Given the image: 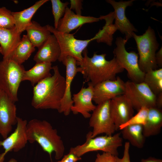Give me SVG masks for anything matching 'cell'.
<instances>
[{"label":"cell","instance_id":"obj_1","mask_svg":"<svg viewBox=\"0 0 162 162\" xmlns=\"http://www.w3.org/2000/svg\"><path fill=\"white\" fill-rule=\"evenodd\" d=\"M82 60L76 62L78 72L83 75L85 82L94 86L107 80H114L116 75L123 72L124 69L114 57L110 61L106 59V54H97L94 52L92 57L87 55V48L84 50Z\"/></svg>","mask_w":162,"mask_h":162},{"label":"cell","instance_id":"obj_2","mask_svg":"<svg viewBox=\"0 0 162 162\" xmlns=\"http://www.w3.org/2000/svg\"><path fill=\"white\" fill-rule=\"evenodd\" d=\"M53 74L34 86L32 106L36 109L56 110L58 111L65 91V78L57 65L52 67Z\"/></svg>","mask_w":162,"mask_h":162},{"label":"cell","instance_id":"obj_3","mask_svg":"<svg viewBox=\"0 0 162 162\" xmlns=\"http://www.w3.org/2000/svg\"><path fill=\"white\" fill-rule=\"evenodd\" d=\"M27 132L29 143H37L50 157L54 152L56 160L63 157L65 151L63 142L57 130L54 128L49 122L32 119L27 122Z\"/></svg>","mask_w":162,"mask_h":162},{"label":"cell","instance_id":"obj_4","mask_svg":"<svg viewBox=\"0 0 162 162\" xmlns=\"http://www.w3.org/2000/svg\"><path fill=\"white\" fill-rule=\"evenodd\" d=\"M91 131L86 135L83 144L71 147L69 152L79 157L90 152L100 151L118 156V148L122 146L123 140L119 133L114 135L100 136L92 138Z\"/></svg>","mask_w":162,"mask_h":162},{"label":"cell","instance_id":"obj_5","mask_svg":"<svg viewBox=\"0 0 162 162\" xmlns=\"http://www.w3.org/2000/svg\"><path fill=\"white\" fill-rule=\"evenodd\" d=\"M133 38L137 45L139 56L138 63L140 69L145 73L156 69L158 65L155 55L159 44L154 30L149 26L143 34L138 35L134 33Z\"/></svg>","mask_w":162,"mask_h":162},{"label":"cell","instance_id":"obj_6","mask_svg":"<svg viewBox=\"0 0 162 162\" xmlns=\"http://www.w3.org/2000/svg\"><path fill=\"white\" fill-rule=\"evenodd\" d=\"M25 71L22 65L11 59L0 61V90L14 103L18 100V91Z\"/></svg>","mask_w":162,"mask_h":162},{"label":"cell","instance_id":"obj_7","mask_svg":"<svg viewBox=\"0 0 162 162\" xmlns=\"http://www.w3.org/2000/svg\"><path fill=\"white\" fill-rule=\"evenodd\" d=\"M127 41L121 37L117 38L116 47L113 52L114 57L121 66L126 70L131 81L136 83L143 82L145 73L140 68L138 54L134 51L126 50L125 45Z\"/></svg>","mask_w":162,"mask_h":162},{"label":"cell","instance_id":"obj_8","mask_svg":"<svg viewBox=\"0 0 162 162\" xmlns=\"http://www.w3.org/2000/svg\"><path fill=\"white\" fill-rule=\"evenodd\" d=\"M49 31L56 37L58 43L60 55L58 60L62 63L66 57L70 56L74 57L76 62H80L83 58L82 53L89 44L94 40H81L75 38L72 34L64 33L58 31L53 26H46Z\"/></svg>","mask_w":162,"mask_h":162},{"label":"cell","instance_id":"obj_9","mask_svg":"<svg viewBox=\"0 0 162 162\" xmlns=\"http://www.w3.org/2000/svg\"><path fill=\"white\" fill-rule=\"evenodd\" d=\"M107 100L98 104L90 117L89 125L92 128L91 137L93 138L104 134L111 135L116 131Z\"/></svg>","mask_w":162,"mask_h":162},{"label":"cell","instance_id":"obj_10","mask_svg":"<svg viewBox=\"0 0 162 162\" xmlns=\"http://www.w3.org/2000/svg\"><path fill=\"white\" fill-rule=\"evenodd\" d=\"M124 94L130 102L134 110L138 111L142 107L156 106L157 96L144 82H125Z\"/></svg>","mask_w":162,"mask_h":162},{"label":"cell","instance_id":"obj_11","mask_svg":"<svg viewBox=\"0 0 162 162\" xmlns=\"http://www.w3.org/2000/svg\"><path fill=\"white\" fill-rule=\"evenodd\" d=\"M16 107L14 102L0 90V135L4 139L12 131L17 123Z\"/></svg>","mask_w":162,"mask_h":162},{"label":"cell","instance_id":"obj_12","mask_svg":"<svg viewBox=\"0 0 162 162\" xmlns=\"http://www.w3.org/2000/svg\"><path fill=\"white\" fill-rule=\"evenodd\" d=\"M125 82L119 76L107 80L94 86L93 101L98 104L124 94Z\"/></svg>","mask_w":162,"mask_h":162},{"label":"cell","instance_id":"obj_13","mask_svg":"<svg viewBox=\"0 0 162 162\" xmlns=\"http://www.w3.org/2000/svg\"><path fill=\"white\" fill-rule=\"evenodd\" d=\"M26 120L18 117L16 126L14 132L4 139L0 140V146L4 150L2 154L5 156L9 152L19 151L26 146L28 141Z\"/></svg>","mask_w":162,"mask_h":162},{"label":"cell","instance_id":"obj_14","mask_svg":"<svg viewBox=\"0 0 162 162\" xmlns=\"http://www.w3.org/2000/svg\"><path fill=\"white\" fill-rule=\"evenodd\" d=\"M134 0L120 1L118 2L114 0H107L106 2L112 5L114 10V25L117 30L125 35L124 38L127 41L133 38V35L137 29L130 22L125 15L126 8L132 5Z\"/></svg>","mask_w":162,"mask_h":162},{"label":"cell","instance_id":"obj_15","mask_svg":"<svg viewBox=\"0 0 162 162\" xmlns=\"http://www.w3.org/2000/svg\"><path fill=\"white\" fill-rule=\"evenodd\" d=\"M110 108L116 130L134 116V109L130 102L124 94L111 100Z\"/></svg>","mask_w":162,"mask_h":162},{"label":"cell","instance_id":"obj_16","mask_svg":"<svg viewBox=\"0 0 162 162\" xmlns=\"http://www.w3.org/2000/svg\"><path fill=\"white\" fill-rule=\"evenodd\" d=\"M62 63L66 67L65 91L58 112L65 116L69 115L73 105L71 92V86L73 80L77 72L76 61L73 57L67 56Z\"/></svg>","mask_w":162,"mask_h":162},{"label":"cell","instance_id":"obj_17","mask_svg":"<svg viewBox=\"0 0 162 162\" xmlns=\"http://www.w3.org/2000/svg\"><path fill=\"white\" fill-rule=\"evenodd\" d=\"M87 88L82 87L77 93L73 95V104L71 112L75 114H81L85 118H90V112H92L96 106L93 103L94 86L88 83Z\"/></svg>","mask_w":162,"mask_h":162},{"label":"cell","instance_id":"obj_18","mask_svg":"<svg viewBox=\"0 0 162 162\" xmlns=\"http://www.w3.org/2000/svg\"><path fill=\"white\" fill-rule=\"evenodd\" d=\"M99 20V18L76 14L67 7L63 17L58 22L56 29L62 32L69 33L84 24L96 22Z\"/></svg>","mask_w":162,"mask_h":162},{"label":"cell","instance_id":"obj_19","mask_svg":"<svg viewBox=\"0 0 162 162\" xmlns=\"http://www.w3.org/2000/svg\"><path fill=\"white\" fill-rule=\"evenodd\" d=\"M34 57L36 63H50L58 60L61 51L55 36L51 34L47 40L39 48Z\"/></svg>","mask_w":162,"mask_h":162},{"label":"cell","instance_id":"obj_20","mask_svg":"<svg viewBox=\"0 0 162 162\" xmlns=\"http://www.w3.org/2000/svg\"><path fill=\"white\" fill-rule=\"evenodd\" d=\"M21 33L15 28L7 29L0 28V52L3 59H10L21 38Z\"/></svg>","mask_w":162,"mask_h":162},{"label":"cell","instance_id":"obj_21","mask_svg":"<svg viewBox=\"0 0 162 162\" xmlns=\"http://www.w3.org/2000/svg\"><path fill=\"white\" fill-rule=\"evenodd\" d=\"M40 0L36 2L30 7L22 11L12 12L15 28L16 31L21 33L32 22L31 19L38 9L48 1Z\"/></svg>","mask_w":162,"mask_h":162},{"label":"cell","instance_id":"obj_22","mask_svg":"<svg viewBox=\"0 0 162 162\" xmlns=\"http://www.w3.org/2000/svg\"><path fill=\"white\" fill-rule=\"evenodd\" d=\"M162 126V111L156 106L148 108L145 124L143 125V133L145 137L160 133Z\"/></svg>","mask_w":162,"mask_h":162},{"label":"cell","instance_id":"obj_23","mask_svg":"<svg viewBox=\"0 0 162 162\" xmlns=\"http://www.w3.org/2000/svg\"><path fill=\"white\" fill-rule=\"evenodd\" d=\"M52 63L45 62L36 63L31 69L24 71L22 81L28 80L34 86L38 82L52 75L50 71L52 69Z\"/></svg>","mask_w":162,"mask_h":162},{"label":"cell","instance_id":"obj_24","mask_svg":"<svg viewBox=\"0 0 162 162\" xmlns=\"http://www.w3.org/2000/svg\"><path fill=\"white\" fill-rule=\"evenodd\" d=\"M100 20H104L106 23L102 30H100L93 37L94 40L98 43H104L111 46L113 40V34L117 30L113 24L114 20V12H110L105 16H100Z\"/></svg>","mask_w":162,"mask_h":162},{"label":"cell","instance_id":"obj_25","mask_svg":"<svg viewBox=\"0 0 162 162\" xmlns=\"http://www.w3.org/2000/svg\"><path fill=\"white\" fill-rule=\"evenodd\" d=\"M25 30L26 31V35L29 40L35 47L38 48L51 34L46 26H42L34 21H32Z\"/></svg>","mask_w":162,"mask_h":162},{"label":"cell","instance_id":"obj_26","mask_svg":"<svg viewBox=\"0 0 162 162\" xmlns=\"http://www.w3.org/2000/svg\"><path fill=\"white\" fill-rule=\"evenodd\" d=\"M121 130L122 137L127 140L130 144L139 148L143 147L145 137L143 133L142 125H129Z\"/></svg>","mask_w":162,"mask_h":162},{"label":"cell","instance_id":"obj_27","mask_svg":"<svg viewBox=\"0 0 162 162\" xmlns=\"http://www.w3.org/2000/svg\"><path fill=\"white\" fill-rule=\"evenodd\" d=\"M35 50V47L28 39L26 35H24L14 51L10 58L19 64L27 60Z\"/></svg>","mask_w":162,"mask_h":162},{"label":"cell","instance_id":"obj_28","mask_svg":"<svg viewBox=\"0 0 162 162\" xmlns=\"http://www.w3.org/2000/svg\"><path fill=\"white\" fill-rule=\"evenodd\" d=\"M143 82L156 96L162 92V68L145 73Z\"/></svg>","mask_w":162,"mask_h":162},{"label":"cell","instance_id":"obj_29","mask_svg":"<svg viewBox=\"0 0 162 162\" xmlns=\"http://www.w3.org/2000/svg\"><path fill=\"white\" fill-rule=\"evenodd\" d=\"M52 12L54 19V28L57 29L58 22L64 14L69 3H64L60 0H51Z\"/></svg>","mask_w":162,"mask_h":162},{"label":"cell","instance_id":"obj_30","mask_svg":"<svg viewBox=\"0 0 162 162\" xmlns=\"http://www.w3.org/2000/svg\"><path fill=\"white\" fill-rule=\"evenodd\" d=\"M148 108L142 107L134 116H133L127 122L121 125L119 129L122 130L125 127L131 125L141 124L143 125L146 123L147 118Z\"/></svg>","mask_w":162,"mask_h":162},{"label":"cell","instance_id":"obj_31","mask_svg":"<svg viewBox=\"0 0 162 162\" xmlns=\"http://www.w3.org/2000/svg\"><path fill=\"white\" fill-rule=\"evenodd\" d=\"M0 28L7 29L15 28L12 12L4 7L0 8Z\"/></svg>","mask_w":162,"mask_h":162},{"label":"cell","instance_id":"obj_32","mask_svg":"<svg viewBox=\"0 0 162 162\" xmlns=\"http://www.w3.org/2000/svg\"><path fill=\"white\" fill-rule=\"evenodd\" d=\"M116 156L104 152L102 154L98 153L94 162H116Z\"/></svg>","mask_w":162,"mask_h":162},{"label":"cell","instance_id":"obj_33","mask_svg":"<svg viewBox=\"0 0 162 162\" xmlns=\"http://www.w3.org/2000/svg\"><path fill=\"white\" fill-rule=\"evenodd\" d=\"M130 144L128 142H125L124 146V154L122 158L116 156V162H130L129 154Z\"/></svg>","mask_w":162,"mask_h":162},{"label":"cell","instance_id":"obj_34","mask_svg":"<svg viewBox=\"0 0 162 162\" xmlns=\"http://www.w3.org/2000/svg\"><path fill=\"white\" fill-rule=\"evenodd\" d=\"M70 9L74 10L76 12V14L81 15L82 8V0H70Z\"/></svg>","mask_w":162,"mask_h":162},{"label":"cell","instance_id":"obj_35","mask_svg":"<svg viewBox=\"0 0 162 162\" xmlns=\"http://www.w3.org/2000/svg\"><path fill=\"white\" fill-rule=\"evenodd\" d=\"M81 159L74 154L69 152L67 154L64 155L60 160L62 162H77Z\"/></svg>","mask_w":162,"mask_h":162},{"label":"cell","instance_id":"obj_36","mask_svg":"<svg viewBox=\"0 0 162 162\" xmlns=\"http://www.w3.org/2000/svg\"><path fill=\"white\" fill-rule=\"evenodd\" d=\"M155 59L157 65L160 67L162 66V47L156 53Z\"/></svg>","mask_w":162,"mask_h":162},{"label":"cell","instance_id":"obj_37","mask_svg":"<svg viewBox=\"0 0 162 162\" xmlns=\"http://www.w3.org/2000/svg\"><path fill=\"white\" fill-rule=\"evenodd\" d=\"M156 107L160 109L162 107V92L157 95Z\"/></svg>","mask_w":162,"mask_h":162},{"label":"cell","instance_id":"obj_38","mask_svg":"<svg viewBox=\"0 0 162 162\" xmlns=\"http://www.w3.org/2000/svg\"><path fill=\"white\" fill-rule=\"evenodd\" d=\"M141 162H162V160L160 159L150 157L146 159H142Z\"/></svg>","mask_w":162,"mask_h":162},{"label":"cell","instance_id":"obj_39","mask_svg":"<svg viewBox=\"0 0 162 162\" xmlns=\"http://www.w3.org/2000/svg\"><path fill=\"white\" fill-rule=\"evenodd\" d=\"M8 162H17V160L14 158H12L10 159Z\"/></svg>","mask_w":162,"mask_h":162},{"label":"cell","instance_id":"obj_40","mask_svg":"<svg viewBox=\"0 0 162 162\" xmlns=\"http://www.w3.org/2000/svg\"><path fill=\"white\" fill-rule=\"evenodd\" d=\"M57 162H62L61 160H60V161H58Z\"/></svg>","mask_w":162,"mask_h":162}]
</instances>
